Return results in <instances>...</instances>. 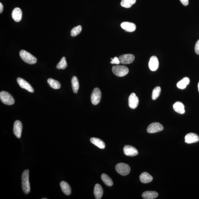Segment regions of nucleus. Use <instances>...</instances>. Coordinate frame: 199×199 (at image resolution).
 Returning a JSON list of instances; mask_svg holds the SVG:
<instances>
[{"label": "nucleus", "instance_id": "nucleus-1", "mask_svg": "<svg viewBox=\"0 0 199 199\" xmlns=\"http://www.w3.org/2000/svg\"><path fill=\"white\" fill-rule=\"evenodd\" d=\"M28 170H25L22 175V188L25 194H27L30 191V187L29 180Z\"/></svg>", "mask_w": 199, "mask_h": 199}, {"label": "nucleus", "instance_id": "nucleus-2", "mask_svg": "<svg viewBox=\"0 0 199 199\" xmlns=\"http://www.w3.org/2000/svg\"><path fill=\"white\" fill-rule=\"evenodd\" d=\"M20 56L22 60L28 64H34L37 62L36 58L24 50L20 51Z\"/></svg>", "mask_w": 199, "mask_h": 199}, {"label": "nucleus", "instance_id": "nucleus-3", "mask_svg": "<svg viewBox=\"0 0 199 199\" xmlns=\"http://www.w3.org/2000/svg\"><path fill=\"white\" fill-rule=\"evenodd\" d=\"M112 70L113 74L118 77H123L126 75L129 72L128 68L125 66H113Z\"/></svg>", "mask_w": 199, "mask_h": 199}, {"label": "nucleus", "instance_id": "nucleus-4", "mask_svg": "<svg viewBox=\"0 0 199 199\" xmlns=\"http://www.w3.org/2000/svg\"><path fill=\"white\" fill-rule=\"evenodd\" d=\"M0 99L3 103L8 105L14 104L15 100L12 95L5 91H2L0 93Z\"/></svg>", "mask_w": 199, "mask_h": 199}, {"label": "nucleus", "instance_id": "nucleus-5", "mask_svg": "<svg viewBox=\"0 0 199 199\" xmlns=\"http://www.w3.org/2000/svg\"><path fill=\"white\" fill-rule=\"evenodd\" d=\"M115 169L117 172L123 176L128 174L131 171L130 166L128 164L122 163L117 164L115 166Z\"/></svg>", "mask_w": 199, "mask_h": 199}, {"label": "nucleus", "instance_id": "nucleus-6", "mask_svg": "<svg viewBox=\"0 0 199 199\" xmlns=\"http://www.w3.org/2000/svg\"><path fill=\"white\" fill-rule=\"evenodd\" d=\"M101 98V93L99 88H96L93 90L91 96L92 103L93 105H98L100 103Z\"/></svg>", "mask_w": 199, "mask_h": 199}, {"label": "nucleus", "instance_id": "nucleus-7", "mask_svg": "<svg viewBox=\"0 0 199 199\" xmlns=\"http://www.w3.org/2000/svg\"><path fill=\"white\" fill-rule=\"evenodd\" d=\"M163 125L158 122H154L150 124L148 127L147 131L149 133H155L161 131L163 130Z\"/></svg>", "mask_w": 199, "mask_h": 199}, {"label": "nucleus", "instance_id": "nucleus-8", "mask_svg": "<svg viewBox=\"0 0 199 199\" xmlns=\"http://www.w3.org/2000/svg\"><path fill=\"white\" fill-rule=\"evenodd\" d=\"M118 59L121 64H129L133 62L135 57L131 54H124L119 56Z\"/></svg>", "mask_w": 199, "mask_h": 199}, {"label": "nucleus", "instance_id": "nucleus-9", "mask_svg": "<svg viewBox=\"0 0 199 199\" xmlns=\"http://www.w3.org/2000/svg\"><path fill=\"white\" fill-rule=\"evenodd\" d=\"M124 154L125 155L129 156H135L138 154V152L137 149L132 146L126 145L124 147Z\"/></svg>", "mask_w": 199, "mask_h": 199}, {"label": "nucleus", "instance_id": "nucleus-10", "mask_svg": "<svg viewBox=\"0 0 199 199\" xmlns=\"http://www.w3.org/2000/svg\"><path fill=\"white\" fill-rule=\"evenodd\" d=\"M17 82L22 88L26 90L31 93H33L34 89L31 85L27 81L22 78H18L17 79Z\"/></svg>", "mask_w": 199, "mask_h": 199}, {"label": "nucleus", "instance_id": "nucleus-11", "mask_svg": "<svg viewBox=\"0 0 199 199\" xmlns=\"http://www.w3.org/2000/svg\"><path fill=\"white\" fill-rule=\"evenodd\" d=\"M139 99L135 93H132L128 98V105L131 108L135 109L138 106Z\"/></svg>", "mask_w": 199, "mask_h": 199}, {"label": "nucleus", "instance_id": "nucleus-12", "mask_svg": "<svg viewBox=\"0 0 199 199\" xmlns=\"http://www.w3.org/2000/svg\"><path fill=\"white\" fill-rule=\"evenodd\" d=\"M22 129L23 125L21 121L19 120L16 121L13 127V132L15 135L18 138H20L21 137Z\"/></svg>", "mask_w": 199, "mask_h": 199}, {"label": "nucleus", "instance_id": "nucleus-13", "mask_svg": "<svg viewBox=\"0 0 199 199\" xmlns=\"http://www.w3.org/2000/svg\"><path fill=\"white\" fill-rule=\"evenodd\" d=\"M199 137L197 134L190 133L185 135V142L187 144H191L198 142Z\"/></svg>", "mask_w": 199, "mask_h": 199}, {"label": "nucleus", "instance_id": "nucleus-14", "mask_svg": "<svg viewBox=\"0 0 199 199\" xmlns=\"http://www.w3.org/2000/svg\"><path fill=\"white\" fill-rule=\"evenodd\" d=\"M159 61L157 57L155 56H153L150 59L149 62V67L151 71H155L157 70L159 67Z\"/></svg>", "mask_w": 199, "mask_h": 199}, {"label": "nucleus", "instance_id": "nucleus-15", "mask_svg": "<svg viewBox=\"0 0 199 199\" xmlns=\"http://www.w3.org/2000/svg\"><path fill=\"white\" fill-rule=\"evenodd\" d=\"M121 27L123 29L129 32L135 31L136 29L135 24L129 22H122L121 24Z\"/></svg>", "mask_w": 199, "mask_h": 199}, {"label": "nucleus", "instance_id": "nucleus-16", "mask_svg": "<svg viewBox=\"0 0 199 199\" xmlns=\"http://www.w3.org/2000/svg\"><path fill=\"white\" fill-rule=\"evenodd\" d=\"M12 17L15 22H18L20 21L22 17V12L20 8H15L12 13Z\"/></svg>", "mask_w": 199, "mask_h": 199}, {"label": "nucleus", "instance_id": "nucleus-17", "mask_svg": "<svg viewBox=\"0 0 199 199\" xmlns=\"http://www.w3.org/2000/svg\"><path fill=\"white\" fill-rule=\"evenodd\" d=\"M103 191L102 187L99 184H96L95 185L94 194L95 198L96 199H100L103 196Z\"/></svg>", "mask_w": 199, "mask_h": 199}, {"label": "nucleus", "instance_id": "nucleus-18", "mask_svg": "<svg viewBox=\"0 0 199 199\" xmlns=\"http://www.w3.org/2000/svg\"><path fill=\"white\" fill-rule=\"evenodd\" d=\"M153 177L147 172L142 173L139 176L140 181L143 183L146 184L151 182L153 180Z\"/></svg>", "mask_w": 199, "mask_h": 199}, {"label": "nucleus", "instance_id": "nucleus-19", "mask_svg": "<svg viewBox=\"0 0 199 199\" xmlns=\"http://www.w3.org/2000/svg\"><path fill=\"white\" fill-rule=\"evenodd\" d=\"M60 186L63 193L66 195H69L71 193V188L70 186L66 182L62 181L61 182Z\"/></svg>", "mask_w": 199, "mask_h": 199}, {"label": "nucleus", "instance_id": "nucleus-20", "mask_svg": "<svg viewBox=\"0 0 199 199\" xmlns=\"http://www.w3.org/2000/svg\"><path fill=\"white\" fill-rule=\"evenodd\" d=\"M173 108L175 111L180 114L185 113L184 106L182 103L180 101H177L173 105Z\"/></svg>", "mask_w": 199, "mask_h": 199}, {"label": "nucleus", "instance_id": "nucleus-21", "mask_svg": "<svg viewBox=\"0 0 199 199\" xmlns=\"http://www.w3.org/2000/svg\"><path fill=\"white\" fill-rule=\"evenodd\" d=\"M92 144L101 149H104L105 147V143L100 139L96 138H91L90 139Z\"/></svg>", "mask_w": 199, "mask_h": 199}, {"label": "nucleus", "instance_id": "nucleus-22", "mask_svg": "<svg viewBox=\"0 0 199 199\" xmlns=\"http://www.w3.org/2000/svg\"><path fill=\"white\" fill-rule=\"evenodd\" d=\"M158 196L157 192L154 191H146L142 194V198L144 199H154Z\"/></svg>", "mask_w": 199, "mask_h": 199}, {"label": "nucleus", "instance_id": "nucleus-23", "mask_svg": "<svg viewBox=\"0 0 199 199\" xmlns=\"http://www.w3.org/2000/svg\"><path fill=\"white\" fill-rule=\"evenodd\" d=\"M71 83H72L73 91L76 94L79 90V81L76 76H73L71 80Z\"/></svg>", "mask_w": 199, "mask_h": 199}, {"label": "nucleus", "instance_id": "nucleus-24", "mask_svg": "<svg viewBox=\"0 0 199 199\" xmlns=\"http://www.w3.org/2000/svg\"><path fill=\"white\" fill-rule=\"evenodd\" d=\"M190 83V79L187 77H185L181 80L178 81L177 84L178 88L181 89H184L186 88L187 85Z\"/></svg>", "mask_w": 199, "mask_h": 199}, {"label": "nucleus", "instance_id": "nucleus-25", "mask_svg": "<svg viewBox=\"0 0 199 199\" xmlns=\"http://www.w3.org/2000/svg\"><path fill=\"white\" fill-rule=\"evenodd\" d=\"M48 83L51 88L54 89H58L61 88V85L58 81L55 80L52 78L48 79Z\"/></svg>", "mask_w": 199, "mask_h": 199}, {"label": "nucleus", "instance_id": "nucleus-26", "mask_svg": "<svg viewBox=\"0 0 199 199\" xmlns=\"http://www.w3.org/2000/svg\"><path fill=\"white\" fill-rule=\"evenodd\" d=\"M101 178L104 183L107 186L111 187L113 184V181H112L110 177L106 174H103L101 176Z\"/></svg>", "mask_w": 199, "mask_h": 199}, {"label": "nucleus", "instance_id": "nucleus-27", "mask_svg": "<svg viewBox=\"0 0 199 199\" xmlns=\"http://www.w3.org/2000/svg\"><path fill=\"white\" fill-rule=\"evenodd\" d=\"M136 0H122L121 5L123 7L129 8L135 4Z\"/></svg>", "mask_w": 199, "mask_h": 199}, {"label": "nucleus", "instance_id": "nucleus-28", "mask_svg": "<svg viewBox=\"0 0 199 199\" xmlns=\"http://www.w3.org/2000/svg\"><path fill=\"white\" fill-rule=\"evenodd\" d=\"M161 88L159 86L156 87L153 90L152 98L153 100L157 99L161 94Z\"/></svg>", "mask_w": 199, "mask_h": 199}, {"label": "nucleus", "instance_id": "nucleus-29", "mask_svg": "<svg viewBox=\"0 0 199 199\" xmlns=\"http://www.w3.org/2000/svg\"><path fill=\"white\" fill-rule=\"evenodd\" d=\"M67 66V63L66 62L65 57H63L60 62L58 64L56 68L58 69H64Z\"/></svg>", "mask_w": 199, "mask_h": 199}, {"label": "nucleus", "instance_id": "nucleus-30", "mask_svg": "<svg viewBox=\"0 0 199 199\" xmlns=\"http://www.w3.org/2000/svg\"><path fill=\"white\" fill-rule=\"evenodd\" d=\"M81 30H82V27L80 25L75 27L71 30V36L74 37L77 36L81 33Z\"/></svg>", "mask_w": 199, "mask_h": 199}, {"label": "nucleus", "instance_id": "nucleus-31", "mask_svg": "<svg viewBox=\"0 0 199 199\" xmlns=\"http://www.w3.org/2000/svg\"><path fill=\"white\" fill-rule=\"evenodd\" d=\"M112 59L111 62H110V63L112 64H117L118 65L120 63V61H119L118 58L117 57H115L113 59L111 58Z\"/></svg>", "mask_w": 199, "mask_h": 199}, {"label": "nucleus", "instance_id": "nucleus-32", "mask_svg": "<svg viewBox=\"0 0 199 199\" xmlns=\"http://www.w3.org/2000/svg\"><path fill=\"white\" fill-rule=\"evenodd\" d=\"M195 51L197 55H199V39L195 44Z\"/></svg>", "mask_w": 199, "mask_h": 199}, {"label": "nucleus", "instance_id": "nucleus-33", "mask_svg": "<svg viewBox=\"0 0 199 199\" xmlns=\"http://www.w3.org/2000/svg\"><path fill=\"white\" fill-rule=\"evenodd\" d=\"M180 1L183 5L185 6L188 5L189 3L188 0H180Z\"/></svg>", "mask_w": 199, "mask_h": 199}, {"label": "nucleus", "instance_id": "nucleus-34", "mask_svg": "<svg viewBox=\"0 0 199 199\" xmlns=\"http://www.w3.org/2000/svg\"><path fill=\"white\" fill-rule=\"evenodd\" d=\"M3 11V6L2 3H0V13L2 12Z\"/></svg>", "mask_w": 199, "mask_h": 199}, {"label": "nucleus", "instance_id": "nucleus-35", "mask_svg": "<svg viewBox=\"0 0 199 199\" xmlns=\"http://www.w3.org/2000/svg\"><path fill=\"white\" fill-rule=\"evenodd\" d=\"M198 91H199V82L198 83Z\"/></svg>", "mask_w": 199, "mask_h": 199}, {"label": "nucleus", "instance_id": "nucleus-36", "mask_svg": "<svg viewBox=\"0 0 199 199\" xmlns=\"http://www.w3.org/2000/svg\"><path fill=\"white\" fill-rule=\"evenodd\" d=\"M42 199H47V198H42Z\"/></svg>", "mask_w": 199, "mask_h": 199}]
</instances>
